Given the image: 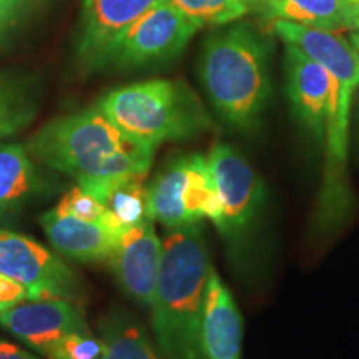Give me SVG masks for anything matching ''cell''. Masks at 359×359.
<instances>
[{
    "label": "cell",
    "mask_w": 359,
    "mask_h": 359,
    "mask_svg": "<svg viewBox=\"0 0 359 359\" xmlns=\"http://www.w3.org/2000/svg\"><path fill=\"white\" fill-rule=\"evenodd\" d=\"M0 273L24 285L32 299L82 298V281L64 259L32 238L2 228Z\"/></svg>",
    "instance_id": "obj_9"
},
{
    "label": "cell",
    "mask_w": 359,
    "mask_h": 359,
    "mask_svg": "<svg viewBox=\"0 0 359 359\" xmlns=\"http://www.w3.org/2000/svg\"><path fill=\"white\" fill-rule=\"evenodd\" d=\"M349 40H351L354 47H356V50L359 52V27H356V29L349 30Z\"/></svg>",
    "instance_id": "obj_28"
},
{
    "label": "cell",
    "mask_w": 359,
    "mask_h": 359,
    "mask_svg": "<svg viewBox=\"0 0 359 359\" xmlns=\"http://www.w3.org/2000/svg\"><path fill=\"white\" fill-rule=\"evenodd\" d=\"M37 111V83L24 74L0 72V140L29 127Z\"/></svg>",
    "instance_id": "obj_20"
},
{
    "label": "cell",
    "mask_w": 359,
    "mask_h": 359,
    "mask_svg": "<svg viewBox=\"0 0 359 359\" xmlns=\"http://www.w3.org/2000/svg\"><path fill=\"white\" fill-rule=\"evenodd\" d=\"M48 0H0V48L24 27Z\"/></svg>",
    "instance_id": "obj_22"
},
{
    "label": "cell",
    "mask_w": 359,
    "mask_h": 359,
    "mask_svg": "<svg viewBox=\"0 0 359 359\" xmlns=\"http://www.w3.org/2000/svg\"><path fill=\"white\" fill-rule=\"evenodd\" d=\"M264 19L318 27L326 30H353L359 27V2L348 0H250Z\"/></svg>",
    "instance_id": "obj_18"
},
{
    "label": "cell",
    "mask_w": 359,
    "mask_h": 359,
    "mask_svg": "<svg viewBox=\"0 0 359 359\" xmlns=\"http://www.w3.org/2000/svg\"><path fill=\"white\" fill-rule=\"evenodd\" d=\"M116 127L151 147L183 142L213 128L196 93L180 80H147L118 87L97 103Z\"/></svg>",
    "instance_id": "obj_5"
},
{
    "label": "cell",
    "mask_w": 359,
    "mask_h": 359,
    "mask_svg": "<svg viewBox=\"0 0 359 359\" xmlns=\"http://www.w3.org/2000/svg\"><path fill=\"white\" fill-rule=\"evenodd\" d=\"M98 338L100 359H163L140 323L120 309L98 320Z\"/></svg>",
    "instance_id": "obj_19"
},
{
    "label": "cell",
    "mask_w": 359,
    "mask_h": 359,
    "mask_svg": "<svg viewBox=\"0 0 359 359\" xmlns=\"http://www.w3.org/2000/svg\"><path fill=\"white\" fill-rule=\"evenodd\" d=\"M285 75L294 120L321 148L333 102V77L321 64L288 43H285Z\"/></svg>",
    "instance_id": "obj_10"
},
{
    "label": "cell",
    "mask_w": 359,
    "mask_h": 359,
    "mask_svg": "<svg viewBox=\"0 0 359 359\" xmlns=\"http://www.w3.org/2000/svg\"><path fill=\"white\" fill-rule=\"evenodd\" d=\"M353 114H356V116H358V122H356V125H358V137H356L358 143H356V154H358V156H359V88H358V92H356V97H354Z\"/></svg>",
    "instance_id": "obj_27"
},
{
    "label": "cell",
    "mask_w": 359,
    "mask_h": 359,
    "mask_svg": "<svg viewBox=\"0 0 359 359\" xmlns=\"http://www.w3.org/2000/svg\"><path fill=\"white\" fill-rule=\"evenodd\" d=\"M40 224L58 253L82 263L109 262L116 236L120 235L107 224L85 222L58 213L55 208L40 217Z\"/></svg>",
    "instance_id": "obj_15"
},
{
    "label": "cell",
    "mask_w": 359,
    "mask_h": 359,
    "mask_svg": "<svg viewBox=\"0 0 359 359\" xmlns=\"http://www.w3.org/2000/svg\"><path fill=\"white\" fill-rule=\"evenodd\" d=\"M0 359H37L34 354L27 353L15 344L0 339Z\"/></svg>",
    "instance_id": "obj_26"
},
{
    "label": "cell",
    "mask_w": 359,
    "mask_h": 359,
    "mask_svg": "<svg viewBox=\"0 0 359 359\" xmlns=\"http://www.w3.org/2000/svg\"><path fill=\"white\" fill-rule=\"evenodd\" d=\"M273 32L321 64L333 77V102L321 147V182L313 213V231L318 236H331L348 223L356 205L348 155L354 97L359 88V52L339 30L276 20Z\"/></svg>",
    "instance_id": "obj_1"
},
{
    "label": "cell",
    "mask_w": 359,
    "mask_h": 359,
    "mask_svg": "<svg viewBox=\"0 0 359 359\" xmlns=\"http://www.w3.org/2000/svg\"><path fill=\"white\" fill-rule=\"evenodd\" d=\"M271 48L248 24H233L205 40L200 79L222 122L236 132H255L271 97Z\"/></svg>",
    "instance_id": "obj_4"
},
{
    "label": "cell",
    "mask_w": 359,
    "mask_h": 359,
    "mask_svg": "<svg viewBox=\"0 0 359 359\" xmlns=\"http://www.w3.org/2000/svg\"><path fill=\"white\" fill-rule=\"evenodd\" d=\"M34 160L77 182L143 175L154 163L155 147L125 133L97 107L58 116L27 142Z\"/></svg>",
    "instance_id": "obj_3"
},
{
    "label": "cell",
    "mask_w": 359,
    "mask_h": 359,
    "mask_svg": "<svg viewBox=\"0 0 359 359\" xmlns=\"http://www.w3.org/2000/svg\"><path fill=\"white\" fill-rule=\"evenodd\" d=\"M29 299L32 298H30L29 290L24 285L0 273V313L24 302H29Z\"/></svg>",
    "instance_id": "obj_25"
},
{
    "label": "cell",
    "mask_w": 359,
    "mask_h": 359,
    "mask_svg": "<svg viewBox=\"0 0 359 359\" xmlns=\"http://www.w3.org/2000/svg\"><path fill=\"white\" fill-rule=\"evenodd\" d=\"M47 359H100L102 341L92 331L67 334L47 353Z\"/></svg>",
    "instance_id": "obj_24"
},
{
    "label": "cell",
    "mask_w": 359,
    "mask_h": 359,
    "mask_svg": "<svg viewBox=\"0 0 359 359\" xmlns=\"http://www.w3.org/2000/svg\"><path fill=\"white\" fill-rule=\"evenodd\" d=\"M200 27L198 22L167 0L135 20L102 53L92 72L140 69L170 62L182 53Z\"/></svg>",
    "instance_id": "obj_8"
},
{
    "label": "cell",
    "mask_w": 359,
    "mask_h": 359,
    "mask_svg": "<svg viewBox=\"0 0 359 359\" xmlns=\"http://www.w3.org/2000/svg\"><path fill=\"white\" fill-rule=\"evenodd\" d=\"M243 320L231 291L212 266L206 281L201 351L203 359H241Z\"/></svg>",
    "instance_id": "obj_14"
},
{
    "label": "cell",
    "mask_w": 359,
    "mask_h": 359,
    "mask_svg": "<svg viewBox=\"0 0 359 359\" xmlns=\"http://www.w3.org/2000/svg\"><path fill=\"white\" fill-rule=\"evenodd\" d=\"M0 326L27 346L47 356L64 336L90 331L79 302L67 298L29 299L0 313Z\"/></svg>",
    "instance_id": "obj_11"
},
{
    "label": "cell",
    "mask_w": 359,
    "mask_h": 359,
    "mask_svg": "<svg viewBox=\"0 0 359 359\" xmlns=\"http://www.w3.org/2000/svg\"><path fill=\"white\" fill-rule=\"evenodd\" d=\"M50 190L52 183L39 172L24 145H0V222L15 218L27 205Z\"/></svg>",
    "instance_id": "obj_17"
},
{
    "label": "cell",
    "mask_w": 359,
    "mask_h": 359,
    "mask_svg": "<svg viewBox=\"0 0 359 359\" xmlns=\"http://www.w3.org/2000/svg\"><path fill=\"white\" fill-rule=\"evenodd\" d=\"M167 0H83L77 37V57L92 70L102 53L143 13Z\"/></svg>",
    "instance_id": "obj_13"
},
{
    "label": "cell",
    "mask_w": 359,
    "mask_h": 359,
    "mask_svg": "<svg viewBox=\"0 0 359 359\" xmlns=\"http://www.w3.org/2000/svg\"><path fill=\"white\" fill-rule=\"evenodd\" d=\"M210 264L203 223L168 230L154 302L151 330L163 359H203V321Z\"/></svg>",
    "instance_id": "obj_2"
},
{
    "label": "cell",
    "mask_w": 359,
    "mask_h": 359,
    "mask_svg": "<svg viewBox=\"0 0 359 359\" xmlns=\"http://www.w3.org/2000/svg\"><path fill=\"white\" fill-rule=\"evenodd\" d=\"M348 2H359V0H348Z\"/></svg>",
    "instance_id": "obj_29"
},
{
    "label": "cell",
    "mask_w": 359,
    "mask_h": 359,
    "mask_svg": "<svg viewBox=\"0 0 359 359\" xmlns=\"http://www.w3.org/2000/svg\"><path fill=\"white\" fill-rule=\"evenodd\" d=\"M180 11L203 25H228L240 20L250 8V0H170Z\"/></svg>",
    "instance_id": "obj_21"
},
{
    "label": "cell",
    "mask_w": 359,
    "mask_h": 359,
    "mask_svg": "<svg viewBox=\"0 0 359 359\" xmlns=\"http://www.w3.org/2000/svg\"><path fill=\"white\" fill-rule=\"evenodd\" d=\"M151 217L167 230L203 223H218L222 203L217 182L206 156L180 155L168 161L148 185Z\"/></svg>",
    "instance_id": "obj_7"
},
{
    "label": "cell",
    "mask_w": 359,
    "mask_h": 359,
    "mask_svg": "<svg viewBox=\"0 0 359 359\" xmlns=\"http://www.w3.org/2000/svg\"><path fill=\"white\" fill-rule=\"evenodd\" d=\"M145 178L143 175H125L82 180L77 185L105 206L107 226L111 231L122 233L154 219Z\"/></svg>",
    "instance_id": "obj_16"
},
{
    "label": "cell",
    "mask_w": 359,
    "mask_h": 359,
    "mask_svg": "<svg viewBox=\"0 0 359 359\" xmlns=\"http://www.w3.org/2000/svg\"><path fill=\"white\" fill-rule=\"evenodd\" d=\"M163 241L155 231V222L128 228L116 236L109 263L125 293L142 306L150 308L158 281Z\"/></svg>",
    "instance_id": "obj_12"
},
{
    "label": "cell",
    "mask_w": 359,
    "mask_h": 359,
    "mask_svg": "<svg viewBox=\"0 0 359 359\" xmlns=\"http://www.w3.org/2000/svg\"><path fill=\"white\" fill-rule=\"evenodd\" d=\"M55 210L58 213L70 215V217L85 219V222L107 224L105 206L79 185L72 188V190H69L62 196L55 206Z\"/></svg>",
    "instance_id": "obj_23"
},
{
    "label": "cell",
    "mask_w": 359,
    "mask_h": 359,
    "mask_svg": "<svg viewBox=\"0 0 359 359\" xmlns=\"http://www.w3.org/2000/svg\"><path fill=\"white\" fill-rule=\"evenodd\" d=\"M222 215L215 224L236 268L253 266L266 208V188L248 160L230 143H217L208 156Z\"/></svg>",
    "instance_id": "obj_6"
}]
</instances>
